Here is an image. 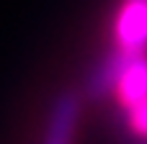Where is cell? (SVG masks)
<instances>
[{"instance_id": "1", "label": "cell", "mask_w": 147, "mask_h": 144, "mask_svg": "<svg viewBox=\"0 0 147 144\" xmlns=\"http://www.w3.org/2000/svg\"><path fill=\"white\" fill-rule=\"evenodd\" d=\"M116 49L124 54H145L147 49V0H124L114 23Z\"/></svg>"}, {"instance_id": "2", "label": "cell", "mask_w": 147, "mask_h": 144, "mask_svg": "<svg viewBox=\"0 0 147 144\" xmlns=\"http://www.w3.org/2000/svg\"><path fill=\"white\" fill-rule=\"evenodd\" d=\"M80 116V95L78 93H62L49 113L44 142L41 144H75V129Z\"/></svg>"}, {"instance_id": "3", "label": "cell", "mask_w": 147, "mask_h": 144, "mask_svg": "<svg viewBox=\"0 0 147 144\" xmlns=\"http://www.w3.org/2000/svg\"><path fill=\"white\" fill-rule=\"evenodd\" d=\"M116 100L121 108L132 111L134 106H140L147 98V57L145 54H137L127 62L119 82H116V90H114Z\"/></svg>"}, {"instance_id": "4", "label": "cell", "mask_w": 147, "mask_h": 144, "mask_svg": "<svg viewBox=\"0 0 147 144\" xmlns=\"http://www.w3.org/2000/svg\"><path fill=\"white\" fill-rule=\"evenodd\" d=\"M127 113H129V116H127L129 131H132L142 144H147V98L140 103V106H134L132 111H127Z\"/></svg>"}]
</instances>
